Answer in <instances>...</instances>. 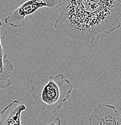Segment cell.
I'll return each instance as SVG.
<instances>
[{
    "instance_id": "6da1fadb",
    "label": "cell",
    "mask_w": 121,
    "mask_h": 125,
    "mask_svg": "<svg viewBox=\"0 0 121 125\" xmlns=\"http://www.w3.org/2000/svg\"><path fill=\"white\" fill-rule=\"evenodd\" d=\"M54 27L57 33L86 43L121 25V0H62Z\"/></svg>"
},
{
    "instance_id": "7a4b0ae2",
    "label": "cell",
    "mask_w": 121,
    "mask_h": 125,
    "mask_svg": "<svg viewBox=\"0 0 121 125\" xmlns=\"http://www.w3.org/2000/svg\"><path fill=\"white\" fill-rule=\"evenodd\" d=\"M74 85L63 73L49 76L39 92H34L37 103H42L49 110L56 111L68 101Z\"/></svg>"
},
{
    "instance_id": "3957f363",
    "label": "cell",
    "mask_w": 121,
    "mask_h": 125,
    "mask_svg": "<svg viewBox=\"0 0 121 125\" xmlns=\"http://www.w3.org/2000/svg\"><path fill=\"white\" fill-rule=\"evenodd\" d=\"M62 4V0H28L14 10L4 19L5 23L13 28H19L25 19L43 7L58 9Z\"/></svg>"
},
{
    "instance_id": "277c9868",
    "label": "cell",
    "mask_w": 121,
    "mask_h": 125,
    "mask_svg": "<svg viewBox=\"0 0 121 125\" xmlns=\"http://www.w3.org/2000/svg\"><path fill=\"white\" fill-rule=\"evenodd\" d=\"M88 125H121V115L115 106L102 103L93 110Z\"/></svg>"
},
{
    "instance_id": "5b68a950",
    "label": "cell",
    "mask_w": 121,
    "mask_h": 125,
    "mask_svg": "<svg viewBox=\"0 0 121 125\" xmlns=\"http://www.w3.org/2000/svg\"><path fill=\"white\" fill-rule=\"evenodd\" d=\"M7 31L2 28L0 20V91L7 88L11 84V77L15 66L7 58V55L2 45V40L6 39Z\"/></svg>"
},
{
    "instance_id": "8992f818",
    "label": "cell",
    "mask_w": 121,
    "mask_h": 125,
    "mask_svg": "<svg viewBox=\"0 0 121 125\" xmlns=\"http://www.w3.org/2000/svg\"><path fill=\"white\" fill-rule=\"evenodd\" d=\"M26 109L24 104L14 100L0 112V125H21L22 113Z\"/></svg>"
},
{
    "instance_id": "52a82bcc",
    "label": "cell",
    "mask_w": 121,
    "mask_h": 125,
    "mask_svg": "<svg viewBox=\"0 0 121 125\" xmlns=\"http://www.w3.org/2000/svg\"><path fill=\"white\" fill-rule=\"evenodd\" d=\"M62 122L60 118L56 117H52L44 125H61Z\"/></svg>"
}]
</instances>
